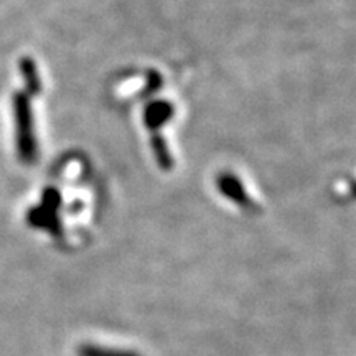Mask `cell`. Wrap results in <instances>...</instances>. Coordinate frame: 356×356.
Listing matches in <instances>:
<instances>
[{
  "mask_svg": "<svg viewBox=\"0 0 356 356\" xmlns=\"http://www.w3.org/2000/svg\"><path fill=\"white\" fill-rule=\"evenodd\" d=\"M220 188L222 190V193H226L228 197L233 200V202L239 203V204H244L248 202L246 195H244V190L239 181H236L234 178L231 177H225L222 180L220 181Z\"/></svg>",
  "mask_w": 356,
  "mask_h": 356,
  "instance_id": "2",
  "label": "cell"
},
{
  "mask_svg": "<svg viewBox=\"0 0 356 356\" xmlns=\"http://www.w3.org/2000/svg\"><path fill=\"white\" fill-rule=\"evenodd\" d=\"M17 131H19V152L24 162H33L37 155V144L33 136V121L29 99L24 95L15 96Z\"/></svg>",
  "mask_w": 356,
  "mask_h": 356,
  "instance_id": "1",
  "label": "cell"
},
{
  "mask_svg": "<svg viewBox=\"0 0 356 356\" xmlns=\"http://www.w3.org/2000/svg\"><path fill=\"white\" fill-rule=\"evenodd\" d=\"M168 114H170V108H168L167 104H154L152 108H150L149 114H147V119H149L150 126H154V124H159L160 126V124L168 118Z\"/></svg>",
  "mask_w": 356,
  "mask_h": 356,
  "instance_id": "4",
  "label": "cell"
},
{
  "mask_svg": "<svg viewBox=\"0 0 356 356\" xmlns=\"http://www.w3.org/2000/svg\"><path fill=\"white\" fill-rule=\"evenodd\" d=\"M22 71H24L25 78L29 79V84L32 86L33 91H38L40 81H38V76H37V71H35V65L32 63V61L25 60L24 63H22Z\"/></svg>",
  "mask_w": 356,
  "mask_h": 356,
  "instance_id": "5",
  "label": "cell"
},
{
  "mask_svg": "<svg viewBox=\"0 0 356 356\" xmlns=\"http://www.w3.org/2000/svg\"><path fill=\"white\" fill-rule=\"evenodd\" d=\"M79 356H139L131 351L111 350V348H99V346H81L78 350Z\"/></svg>",
  "mask_w": 356,
  "mask_h": 356,
  "instance_id": "3",
  "label": "cell"
}]
</instances>
